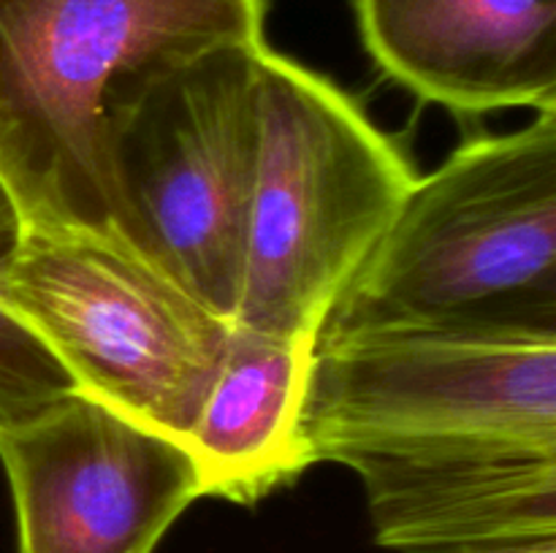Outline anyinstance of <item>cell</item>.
I'll return each instance as SVG.
<instances>
[{
	"instance_id": "cell-9",
	"label": "cell",
	"mask_w": 556,
	"mask_h": 553,
	"mask_svg": "<svg viewBox=\"0 0 556 553\" xmlns=\"http://www.w3.org/2000/svg\"><path fill=\"white\" fill-rule=\"evenodd\" d=\"M380 548L470 553L556 540V450L356 472Z\"/></svg>"
},
{
	"instance_id": "cell-10",
	"label": "cell",
	"mask_w": 556,
	"mask_h": 553,
	"mask_svg": "<svg viewBox=\"0 0 556 553\" xmlns=\"http://www.w3.org/2000/svg\"><path fill=\"white\" fill-rule=\"evenodd\" d=\"M315 342L231 325L188 434L204 497L258 504L313 466L302 439V404Z\"/></svg>"
},
{
	"instance_id": "cell-12",
	"label": "cell",
	"mask_w": 556,
	"mask_h": 553,
	"mask_svg": "<svg viewBox=\"0 0 556 553\" xmlns=\"http://www.w3.org/2000/svg\"><path fill=\"white\" fill-rule=\"evenodd\" d=\"M470 553H556V540H546V542H525V545L483 548V551H470Z\"/></svg>"
},
{
	"instance_id": "cell-4",
	"label": "cell",
	"mask_w": 556,
	"mask_h": 553,
	"mask_svg": "<svg viewBox=\"0 0 556 553\" xmlns=\"http://www.w3.org/2000/svg\"><path fill=\"white\" fill-rule=\"evenodd\" d=\"M266 47L223 43L161 70L106 133L112 233L228 323L242 298Z\"/></svg>"
},
{
	"instance_id": "cell-2",
	"label": "cell",
	"mask_w": 556,
	"mask_h": 553,
	"mask_svg": "<svg viewBox=\"0 0 556 553\" xmlns=\"http://www.w3.org/2000/svg\"><path fill=\"white\" fill-rule=\"evenodd\" d=\"M269 0H0V179L30 228L112 233L109 123L161 70L264 41Z\"/></svg>"
},
{
	"instance_id": "cell-3",
	"label": "cell",
	"mask_w": 556,
	"mask_h": 553,
	"mask_svg": "<svg viewBox=\"0 0 556 553\" xmlns=\"http://www.w3.org/2000/svg\"><path fill=\"white\" fill-rule=\"evenodd\" d=\"M418 173L329 76L264 49L261 152L233 323L318 339Z\"/></svg>"
},
{
	"instance_id": "cell-7",
	"label": "cell",
	"mask_w": 556,
	"mask_h": 553,
	"mask_svg": "<svg viewBox=\"0 0 556 553\" xmlns=\"http://www.w3.org/2000/svg\"><path fill=\"white\" fill-rule=\"evenodd\" d=\"M20 553H155L204 497L188 445L81 390L0 434Z\"/></svg>"
},
{
	"instance_id": "cell-5",
	"label": "cell",
	"mask_w": 556,
	"mask_h": 553,
	"mask_svg": "<svg viewBox=\"0 0 556 553\" xmlns=\"http://www.w3.org/2000/svg\"><path fill=\"white\" fill-rule=\"evenodd\" d=\"M309 464H440L556 450V342L372 334L315 342L302 404Z\"/></svg>"
},
{
	"instance_id": "cell-1",
	"label": "cell",
	"mask_w": 556,
	"mask_h": 553,
	"mask_svg": "<svg viewBox=\"0 0 556 553\" xmlns=\"http://www.w3.org/2000/svg\"><path fill=\"white\" fill-rule=\"evenodd\" d=\"M556 342V108L418 177L318 339Z\"/></svg>"
},
{
	"instance_id": "cell-6",
	"label": "cell",
	"mask_w": 556,
	"mask_h": 553,
	"mask_svg": "<svg viewBox=\"0 0 556 553\" xmlns=\"http://www.w3.org/2000/svg\"><path fill=\"white\" fill-rule=\"evenodd\" d=\"M0 307L43 342L76 390L185 445L233 325L117 236L92 231L27 228Z\"/></svg>"
},
{
	"instance_id": "cell-11",
	"label": "cell",
	"mask_w": 556,
	"mask_h": 553,
	"mask_svg": "<svg viewBox=\"0 0 556 553\" xmlns=\"http://www.w3.org/2000/svg\"><path fill=\"white\" fill-rule=\"evenodd\" d=\"M27 228L20 204L0 179V282L20 253ZM71 390L76 385L63 363L30 329L0 307V434L14 432Z\"/></svg>"
},
{
	"instance_id": "cell-8",
	"label": "cell",
	"mask_w": 556,
	"mask_h": 553,
	"mask_svg": "<svg viewBox=\"0 0 556 553\" xmlns=\"http://www.w3.org/2000/svg\"><path fill=\"white\" fill-rule=\"evenodd\" d=\"M380 74L459 114L556 108V0H353Z\"/></svg>"
}]
</instances>
